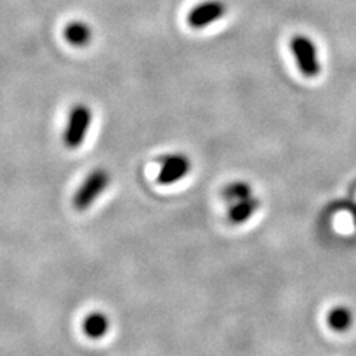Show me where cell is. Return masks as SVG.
Masks as SVG:
<instances>
[{"mask_svg": "<svg viewBox=\"0 0 356 356\" xmlns=\"http://www.w3.org/2000/svg\"><path fill=\"white\" fill-rule=\"evenodd\" d=\"M92 122V111L86 104H76L67 118V125L64 129V146L67 149H79Z\"/></svg>", "mask_w": 356, "mask_h": 356, "instance_id": "6da1fadb", "label": "cell"}, {"mask_svg": "<svg viewBox=\"0 0 356 356\" xmlns=\"http://www.w3.org/2000/svg\"><path fill=\"white\" fill-rule=\"evenodd\" d=\"M110 184V175L106 170L98 168L89 174L83 183L77 188V192L73 197V207L77 211H85L91 205H94L95 200L103 195V192Z\"/></svg>", "mask_w": 356, "mask_h": 356, "instance_id": "7a4b0ae2", "label": "cell"}, {"mask_svg": "<svg viewBox=\"0 0 356 356\" xmlns=\"http://www.w3.org/2000/svg\"><path fill=\"white\" fill-rule=\"evenodd\" d=\"M289 48L296 58L300 72L306 77H316L321 73V64L318 60V51L314 40L307 36L297 35L291 39Z\"/></svg>", "mask_w": 356, "mask_h": 356, "instance_id": "3957f363", "label": "cell"}, {"mask_svg": "<svg viewBox=\"0 0 356 356\" xmlns=\"http://www.w3.org/2000/svg\"><path fill=\"white\" fill-rule=\"evenodd\" d=\"M226 5L221 0H207L196 5L187 15V24L192 29H205L226 14Z\"/></svg>", "mask_w": 356, "mask_h": 356, "instance_id": "277c9868", "label": "cell"}, {"mask_svg": "<svg viewBox=\"0 0 356 356\" xmlns=\"http://www.w3.org/2000/svg\"><path fill=\"white\" fill-rule=\"evenodd\" d=\"M191 171V161L183 154H172L168 159H165L162 168L158 175L159 184H174L180 181Z\"/></svg>", "mask_w": 356, "mask_h": 356, "instance_id": "5b68a950", "label": "cell"}, {"mask_svg": "<svg viewBox=\"0 0 356 356\" xmlns=\"http://www.w3.org/2000/svg\"><path fill=\"white\" fill-rule=\"evenodd\" d=\"M64 39L72 47L83 48L92 40V30L83 21H72L64 29Z\"/></svg>", "mask_w": 356, "mask_h": 356, "instance_id": "8992f818", "label": "cell"}, {"mask_svg": "<svg viewBox=\"0 0 356 356\" xmlns=\"http://www.w3.org/2000/svg\"><path fill=\"white\" fill-rule=\"evenodd\" d=\"M108 318L99 312H94V314L88 315L83 321V332L89 339H102L104 337L108 331Z\"/></svg>", "mask_w": 356, "mask_h": 356, "instance_id": "52a82bcc", "label": "cell"}, {"mask_svg": "<svg viewBox=\"0 0 356 356\" xmlns=\"http://www.w3.org/2000/svg\"><path fill=\"white\" fill-rule=\"evenodd\" d=\"M257 207H259L257 200L252 199V197L238 200V202L233 204V207L230 208L229 218H230L232 222L239 225V222L247 221L254 214V211Z\"/></svg>", "mask_w": 356, "mask_h": 356, "instance_id": "ba28073f", "label": "cell"}, {"mask_svg": "<svg viewBox=\"0 0 356 356\" xmlns=\"http://www.w3.org/2000/svg\"><path fill=\"white\" fill-rule=\"evenodd\" d=\"M352 324V315L346 307H336L328 314V325L336 331L348 330Z\"/></svg>", "mask_w": 356, "mask_h": 356, "instance_id": "9c48e42d", "label": "cell"}, {"mask_svg": "<svg viewBox=\"0 0 356 356\" xmlns=\"http://www.w3.org/2000/svg\"><path fill=\"white\" fill-rule=\"evenodd\" d=\"M222 195H225V197H227L229 200L238 202V200L251 197V187L245 183H233L225 188Z\"/></svg>", "mask_w": 356, "mask_h": 356, "instance_id": "30bf717a", "label": "cell"}]
</instances>
